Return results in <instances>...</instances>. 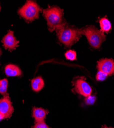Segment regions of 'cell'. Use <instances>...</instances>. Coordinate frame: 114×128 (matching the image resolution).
<instances>
[{
	"label": "cell",
	"mask_w": 114,
	"mask_h": 128,
	"mask_svg": "<svg viewBox=\"0 0 114 128\" xmlns=\"http://www.w3.org/2000/svg\"><path fill=\"white\" fill-rule=\"evenodd\" d=\"M56 31L60 42L67 47L75 44L82 36L80 29L69 25L67 23L57 28Z\"/></svg>",
	"instance_id": "6da1fadb"
},
{
	"label": "cell",
	"mask_w": 114,
	"mask_h": 128,
	"mask_svg": "<svg viewBox=\"0 0 114 128\" xmlns=\"http://www.w3.org/2000/svg\"><path fill=\"white\" fill-rule=\"evenodd\" d=\"M43 15L47 21L50 32L54 30L66 23L63 18V9L57 6L48 7L43 10Z\"/></svg>",
	"instance_id": "7a4b0ae2"
},
{
	"label": "cell",
	"mask_w": 114,
	"mask_h": 128,
	"mask_svg": "<svg viewBox=\"0 0 114 128\" xmlns=\"http://www.w3.org/2000/svg\"><path fill=\"white\" fill-rule=\"evenodd\" d=\"M82 35H84L89 45L94 49H99L106 40L104 33L94 26H88L80 29Z\"/></svg>",
	"instance_id": "3957f363"
},
{
	"label": "cell",
	"mask_w": 114,
	"mask_h": 128,
	"mask_svg": "<svg viewBox=\"0 0 114 128\" xmlns=\"http://www.w3.org/2000/svg\"><path fill=\"white\" fill-rule=\"evenodd\" d=\"M42 8L35 1H27L18 10V14L27 22H32L39 18Z\"/></svg>",
	"instance_id": "277c9868"
},
{
	"label": "cell",
	"mask_w": 114,
	"mask_h": 128,
	"mask_svg": "<svg viewBox=\"0 0 114 128\" xmlns=\"http://www.w3.org/2000/svg\"><path fill=\"white\" fill-rule=\"evenodd\" d=\"M73 90L75 92L86 98L91 95L92 89L89 84L83 78H77L73 81Z\"/></svg>",
	"instance_id": "5b68a950"
},
{
	"label": "cell",
	"mask_w": 114,
	"mask_h": 128,
	"mask_svg": "<svg viewBox=\"0 0 114 128\" xmlns=\"http://www.w3.org/2000/svg\"><path fill=\"white\" fill-rule=\"evenodd\" d=\"M14 111V109L8 94L0 98V113L5 117V119L11 117Z\"/></svg>",
	"instance_id": "8992f818"
},
{
	"label": "cell",
	"mask_w": 114,
	"mask_h": 128,
	"mask_svg": "<svg viewBox=\"0 0 114 128\" xmlns=\"http://www.w3.org/2000/svg\"><path fill=\"white\" fill-rule=\"evenodd\" d=\"M98 71L106 74L107 76L114 74V60L111 58H103L97 62Z\"/></svg>",
	"instance_id": "52a82bcc"
},
{
	"label": "cell",
	"mask_w": 114,
	"mask_h": 128,
	"mask_svg": "<svg viewBox=\"0 0 114 128\" xmlns=\"http://www.w3.org/2000/svg\"><path fill=\"white\" fill-rule=\"evenodd\" d=\"M2 42L4 48L10 51L15 50L19 43V41L14 35V32L11 30L8 31L7 34L3 38Z\"/></svg>",
	"instance_id": "ba28073f"
},
{
	"label": "cell",
	"mask_w": 114,
	"mask_h": 128,
	"mask_svg": "<svg viewBox=\"0 0 114 128\" xmlns=\"http://www.w3.org/2000/svg\"><path fill=\"white\" fill-rule=\"evenodd\" d=\"M48 110L42 108L34 107L32 110V116L35 122L44 121L46 115L48 114Z\"/></svg>",
	"instance_id": "9c48e42d"
},
{
	"label": "cell",
	"mask_w": 114,
	"mask_h": 128,
	"mask_svg": "<svg viewBox=\"0 0 114 128\" xmlns=\"http://www.w3.org/2000/svg\"><path fill=\"white\" fill-rule=\"evenodd\" d=\"M5 73L8 77L20 76H22V71L20 68L13 64H9L5 68Z\"/></svg>",
	"instance_id": "30bf717a"
},
{
	"label": "cell",
	"mask_w": 114,
	"mask_h": 128,
	"mask_svg": "<svg viewBox=\"0 0 114 128\" xmlns=\"http://www.w3.org/2000/svg\"><path fill=\"white\" fill-rule=\"evenodd\" d=\"M44 81L41 76H38L33 78L31 82L32 90L36 92H38L42 90L44 87Z\"/></svg>",
	"instance_id": "8fae6325"
},
{
	"label": "cell",
	"mask_w": 114,
	"mask_h": 128,
	"mask_svg": "<svg viewBox=\"0 0 114 128\" xmlns=\"http://www.w3.org/2000/svg\"><path fill=\"white\" fill-rule=\"evenodd\" d=\"M101 31L103 33L108 34L111 29V24L110 21L106 18H101L99 20Z\"/></svg>",
	"instance_id": "7c38bea8"
},
{
	"label": "cell",
	"mask_w": 114,
	"mask_h": 128,
	"mask_svg": "<svg viewBox=\"0 0 114 128\" xmlns=\"http://www.w3.org/2000/svg\"><path fill=\"white\" fill-rule=\"evenodd\" d=\"M8 86V82L6 78L0 80V94L3 96L8 94L7 93Z\"/></svg>",
	"instance_id": "4fadbf2b"
},
{
	"label": "cell",
	"mask_w": 114,
	"mask_h": 128,
	"mask_svg": "<svg viewBox=\"0 0 114 128\" xmlns=\"http://www.w3.org/2000/svg\"><path fill=\"white\" fill-rule=\"evenodd\" d=\"M66 58L69 60H75L77 59V53L74 50H69L65 53Z\"/></svg>",
	"instance_id": "5bb4252c"
},
{
	"label": "cell",
	"mask_w": 114,
	"mask_h": 128,
	"mask_svg": "<svg viewBox=\"0 0 114 128\" xmlns=\"http://www.w3.org/2000/svg\"><path fill=\"white\" fill-rule=\"evenodd\" d=\"M32 128H50L44 121L37 122H35V124Z\"/></svg>",
	"instance_id": "9a60e30c"
},
{
	"label": "cell",
	"mask_w": 114,
	"mask_h": 128,
	"mask_svg": "<svg viewBox=\"0 0 114 128\" xmlns=\"http://www.w3.org/2000/svg\"><path fill=\"white\" fill-rule=\"evenodd\" d=\"M108 76L106 75V74L103 73L100 71H98L96 74V78L97 80L102 82Z\"/></svg>",
	"instance_id": "2e32d148"
},
{
	"label": "cell",
	"mask_w": 114,
	"mask_h": 128,
	"mask_svg": "<svg viewBox=\"0 0 114 128\" xmlns=\"http://www.w3.org/2000/svg\"><path fill=\"white\" fill-rule=\"evenodd\" d=\"M96 100V98L94 95H89L88 96L85 98V102L87 104H94Z\"/></svg>",
	"instance_id": "e0dca14e"
},
{
	"label": "cell",
	"mask_w": 114,
	"mask_h": 128,
	"mask_svg": "<svg viewBox=\"0 0 114 128\" xmlns=\"http://www.w3.org/2000/svg\"><path fill=\"white\" fill-rule=\"evenodd\" d=\"M4 119H5L4 116L1 113H0V122H1L2 120H3Z\"/></svg>",
	"instance_id": "ac0fdd59"
},
{
	"label": "cell",
	"mask_w": 114,
	"mask_h": 128,
	"mask_svg": "<svg viewBox=\"0 0 114 128\" xmlns=\"http://www.w3.org/2000/svg\"><path fill=\"white\" fill-rule=\"evenodd\" d=\"M101 128H112V127H111V126H107L105 125H104V126H102Z\"/></svg>",
	"instance_id": "d6986e66"
},
{
	"label": "cell",
	"mask_w": 114,
	"mask_h": 128,
	"mask_svg": "<svg viewBox=\"0 0 114 128\" xmlns=\"http://www.w3.org/2000/svg\"><path fill=\"white\" fill-rule=\"evenodd\" d=\"M1 54H2V50H1V49H0V58H1Z\"/></svg>",
	"instance_id": "ffe728a7"
},
{
	"label": "cell",
	"mask_w": 114,
	"mask_h": 128,
	"mask_svg": "<svg viewBox=\"0 0 114 128\" xmlns=\"http://www.w3.org/2000/svg\"><path fill=\"white\" fill-rule=\"evenodd\" d=\"M0 10H1V6H0Z\"/></svg>",
	"instance_id": "44dd1931"
}]
</instances>
